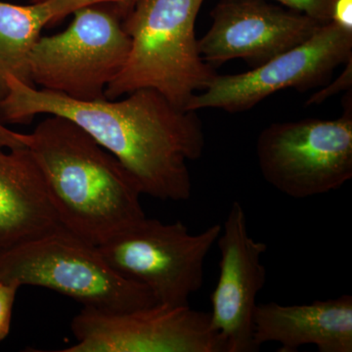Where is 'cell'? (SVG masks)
I'll list each match as a JSON object with an SVG mask.
<instances>
[{"label":"cell","mask_w":352,"mask_h":352,"mask_svg":"<svg viewBox=\"0 0 352 352\" xmlns=\"http://www.w3.org/2000/svg\"><path fill=\"white\" fill-rule=\"evenodd\" d=\"M254 340L259 349L277 342L280 352H296L305 344L320 352H352V296L309 305H256Z\"/></svg>","instance_id":"7c38bea8"},{"label":"cell","mask_w":352,"mask_h":352,"mask_svg":"<svg viewBox=\"0 0 352 352\" xmlns=\"http://www.w3.org/2000/svg\"><path fill=\"white\" fill-rule=\"evenodd\" d=\"M73 14L65 31L36 41L32 83L75 100L106 99L108 85L126 63L131 38L115 8L87 6Z\"/></svg>","instance_id":"5b68a950"},{"label":"cell","mask_w":352,"mask_h":352,"mask_svg":"<svg viewBox=\"0 0 352 352\" xmlns=\"http://www.w3.org/2000/svg\"><path fill=\"white\" fill-rule=\"evenodd\" d=\"M282 6L305 14L321 24H327L332 18L333 0H270Z\"/></svg>","instance_id":"2e32d148"},{"label":"cell","mask_w":352,"mask_h":352,"mask_svg":"<svg viewBox=\"0 0 352 352\" xmlns=\"http://www.w3.org/2000/svg\"><path fill=\"white\" fill-rule=\"evenodd\" d=\"M331 21L352 32V0H333Z\"/></svg>","instance_id":"d6986e66"},{"label":"cell","mask_w":352,"mask_h":352,"mask_svg":"<svg viewBox=\"0 0 352 352\" xmlns=\"http://www.w3.org/2000/svg\"><path fill=\"white\" fill-rule=\"evenodd\" d=\"M48 25L50 12L43 3L15 6L0 1V99L6 92V76L32 85L30 76L32 50Z\"/></svg>","instance_id":"5bb4252c"},{"label":"cell","mask_w":352,"mask_h":352,"mask_svg":"<svg viewBox=\"0 0 352 352\" xmlns=\"http://www.w3.org/2000/svg\"><path fill=\"white\" fill-rule=\"evenodd\" d=\"M62 226L100 245L145 219L138 180L87 131L50 115L27 134Z\"/></svg>","instance_id":"7a4b0ae2"},{"label":"cell","mask_w":352,"mask_h":352,"mask_svg":"<svg viewBox=\"0 0 352 352\" xmlns=\"http://www.w3.org/2000/svg\"><path fill=\"white\" fill-rule=\"evenodd\" d=\"M0 112L6 122H28L38 115L67 118L117 157L138 180L142 193L162 201L189 200L188 162L203 156L206 141L196 111L176 107L151 88L120 100L80 101L38 89L12 76Z\"/></svg>","instance_id":"6da1fadb"},{"label":"cell","mask_w":352,"mask_h":352,"mask_svg":"<svg viewBox=\"0 0 352 352\" xmlns=\"http://www.w3.org/2000/svg\"><path fill=\"white\" fill-rule=\"evenodd\" d=\"M346 96L338 119L275 122L259 133V170L280 193L302 200L335 191L351 179V94Z\"/></svg>","instance_id":"8992f818"},{"label":"cell","mask_w":352,"mask_h":352,"mask_svg":"<svg viewBox=\"0 0 352 352\" xmlns=\"http://www.w3.org/2000/svg\"><path fill=\"white\" fill-rule=\"evenodd\" d=\"M210 17L198 48L212 67L243 59L256 68L305 43L323 25L270 0H219Z\"/></svg>","instance_id":"30bf717a"},{"label":"cell","mask_w":352,"mask_h":352,"mask_svg":"<svg viewBox=\"0 0 352 352\" xmlns=\"http://www.w3.org/2000/svg\"><path fill=\"white\" fill-rule=\"evenodd\" d=\"M75 344L61 352H227L210 312L150 305L126 312L83 307L72 321Z\"/></svg>","instance_id":"ba28073f"},{"label":"cell","mask_w":352,"mask_h":352,"mask_svg":"<svg viewBox=\"0 0 352 352\" xmlns=\"http://www.w3.org/2000/svg\"><path fill=\"white\" fill-rule=\"evenodd\" d=\"M221 232L214 224L191 234L182 221L145 219L98 245L111 266L144 285L157 303L189 305L204 283V265Z\"/></svg>","instance_id":"52a82bcc"},{"label":"cell","mask_w":352,"mask_h":352,"mask_svg":"<svg viewBox=\"0 0 352 352\" xmlns=\"http://www.w3.org/2000/svg\"><path fill=\"white\" fill-rule=\"evenodd\" d=\"M20 287L16 282L0 281V342L10 332L13 305Z\"/></svg>","instance_id":"e0dca14e"},{"label":"cell","mask_w":352,"mask_h":352,"mask_svg":"<svg viewBox=\"0 0 352 352\" xmlns=\"http://www.w3.org/2000/svg\"><path fill=\"white\" fill-rule=\"evenodd\" d=\"M217 243L219 277L210 296V323L226 342L227 352L258 351L254 340V314L256 296L266 282L261 259L267 245L250 235L239 201L229 208Z\"/></svg>","instance_id":"8fae6325"},{"label":"cell","mask_w":352,"mask_h":352,"mask_svg":"<svg viewBox=\"0 0 352 352\" xmlns=\"http://www.w3.org/2000/svg\"><path fill=\"white\" fill-rule=\"evenodd\" d=\"M27 147V134L10 131L0 122V150Z\"/></svg>","instance_id":"ffe728a7"},{"label":"cell","mask_w":352,"mask_h":352,"mask_svg":"<svg viewBox=\"0 0 352 352\" xmlns=\"http://www.w3.org/2000/svg\"><path fill=\"white\" fill-rule=\"evenodd\" d=\"M61 226L29 148L0 150V252Z\"/></svg>","instance_id":"4fadbf2b"},{"label":"cell","mask_w":352,"mask_h":352,"mask_svg":"<svg viewBox=\"0 0 352 352\" xmlns=\"http://www.w3.org/2000/svg\"><path fill=\"white\" fill-rule=\"evenodd\" d=\"M351 58L352 32L331 21L305 43L252 71L238 75L217 74L205 90L194 95L186 110L245 112L280 90L305 91L325 85L333 72Z\"/></svg>","instance_id":"9c48e42d"},{"label":"cell","mask_w":352,"mask_h":352,"mask_svg":"<svg viewBox=\"0 0 352 352\" xmlns=\"http://www.w3.org/2000/svg\"><path fill=\"white\" fill-rule=\"evenodd\" d=\"M346 67L333 82L326 83L323 89L319 90L316 94L312 95L307 101V106L320 105L324 101L327 100L333 95L340 94L344 90H349L352 85V58L346 62Z\"/></svg>","instance_id":"ac0fdd59"},{"label":"cell","mask_w":352,"mask_h":352,"mask_svg":"<svg viewBox=\"0 0 352 352\" xmlns=\"http://www.w3.org/2000/svg\"><path fill=\"white\" fill-rule=\"evenodd\" d=\"M138 0H32V2L43 3L47 8L50 15V25L73 14L83 7L112 4L122 19L131 12Z\"/></svg>","instance_id":"9a60e30c"},{"label":"cell","mask_w":352,"mask_h":352,"mask_svg":"<svg viewBox=\"0 0 352 352\" xmlns=\"http://www.w3.org/2000/svg\"><path fill=\"white\" fill-rule=\"evenodd\" d=\"M0 281L53 289L109 314L157 303L144 285L113 270L98 245L63 226L0 252Z\"/></svg>","instance_id":"277c9868"},{"label":"cell","mask_w":352,"mask_h":352,"mask_svg":"<svg viewBox=\"0 0 352 352\" xmlns=\"http://www.w3.org/2000/svg\"><path fill=\"white\" fill-rule=\"evenodd\" d=\"M205 0H138L122 19L131 38L126 63L106 89L115 100L142 88L186 110L217 75L198 48L195 24Z\"/></svg>","instance_id":"3957f363"}]
</instances>
